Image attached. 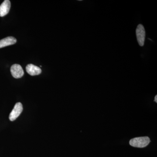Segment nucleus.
<instances>
[{
	"label": "nucleus",
	"instance_id": "1",
	"mask_svg": "<svg viewBox=\"0 0 157 157\" xmlns=\"http://www.w3.org/2000/svg\"><path fill=\"white\" fill-rule=\"evenodd\" d=\"M150 139L148 137H135L130 140V145L134 147L143 148L148 145Z\"/></svg>",
	"mask_w": 157,
	"mask_h": 157
},
{
	"label": "nucleus",
	"instance_id": "2",
	"mask_svg": "<svg viewBox=\"0 0 157 157\" xmlns=\"http://www.w3.org/2000/svg\"><path fill=\"white\" fill-rule=\"evenodd\" d=\"M136 34L137 42L139 45L140 46H144L145 39V31L142 25L139 24L137 25Z\"/></svg>",
	"mask_w": 157,
	"mask_h": 157
},
{
	"label": "nucleus",
	"instance_id": "3",
	"mask_svg": "<svg viewBox=\"0 0 157 157\" xmlns=\"http://www.w3.org/2000/svg\"><path fill=\"white\" fill-rule=\"evenodd\" d=\"M23 106L21 103H17L15 104V106L12 109V111L9 115V120L11 121H14L17 118L21 113L22 112Z\"/></svg>",
	"mask_w": 157,
	"mask_h": 157
},
{
	"label": "nucleus",
	"instance_id": "4",
	"mask_svg": "<svg viewBox=\"0 0 157 157\" xmlns=\"http://www.w3.org/2000/svg\"><path fill=\"white\" fill-rule=\"evenodd\" d=\"M11 72L12 76L16 78H21L24 74V72L21 66L16 64L11 66Z\"/></svg>",
	"mask_w": 157,
	"mask_h": 157
},
{
	"label": "nucleus",
	"instance_id": "5",
	"mask_svg": "<svg viewBox=\"0 0 157 157\" xmlns=\"http://www.w3.org/2000/svg\"><path fill=\"white\" fill-rule=\"evenodd\" d=\"M11 8V2L9 0H5L0 6V16L4 17L9 13Z\"/></svg>",
	"mask_w": 157,
	"mask_h": 157
},
{
	"label": "nucleus",
	"instance_id": "6",
	"mask_svg": "<svg viewBox=\"0 0 157 157\" xmlns=\"http://www.w3.org/2000/svg\"><path fill=\"white\" fill-rule=\"evenodd\" d=\"M26 70L29 75L33 76L39 75L42 72V70L39 67L32 64L28 65L26 67Z\"/></svg>",
	"mask_w": 157,
	"mask_h": 157
},
{
	"label": "nucleus",
	"instance_id": "7",
	"mask_svg": "<svg viewBox=\"0 0 157 157\" xmlns=\"http://www.w3.org/2000/svg\"><path fill=\"white\" fill-rule=\"evenodd\" d=\"M17 40L14 37L12 36L6 37L5 39L0 40V48L14 45L16 43Z\"/></svg>",
	"mask_w": 157,
	"mask_h": 157
},
{
	"label": "nucleus",
	"instance_id": "8",
	"mask_svg": "<svg viewBox=\"0 0 157 157\" xmlns=\"http://www.w3.org/2000/svg\"><path fill=\"white\" fill-rule=\"evenodd\" d=\"M154 101H155V102L156 103H157V95H156L155 96Z\"/></svg>",
	"mask_w": 157,
	"mask_h": 157
}]
</instances>
